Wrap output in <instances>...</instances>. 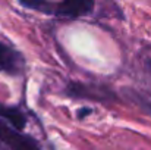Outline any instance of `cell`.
<instances>
[{
    "label": "cell",
    "instance_id": "1",
    "mask_svg": "<svg viewBox=\"0 0 151 150\" xmlns=\"http://www.w3.org/2000/svg\"><path fill=\"white\" fill-rule=\"evenodd\" d=\"M0 143L9 150H43L38 141L0 119Z\"/></svg>",
    "mask_w": 151,
    "mask_h": 150
},
{
    "label": "cell",
    "instance_id": "2",
    "mask_svg": "<svg viewBox=\"0 0 151 150\" xmlns=\"http://www.w3.org/2000/svg\"><path fill=\"white\" fill-rule=\"evenodd\" d=\"M66 94L73 99H85V100H97V101H109L113 100L114 96L104 87L97 86H87L84 83L70 81L66 87Z\"/></svg>",
    "mask_w": 151,
    "mask_h": 150
},
{
    "label": "cell",
    "instance_id": "3",
    "mask_svg": "<svg viewBox=\"0 0 151 150\" xmlns=\"http://www.w3.org/2000/svg\"><path fill=\"white\" fill-rule=\"evenodd\" d=\"M94 9V0H62L54 13L66 18H81L91 13Z\"/></svg>",
    "mask_w": 151,
    "mask_h": 150
},
{
    "label": "cell",
    "instance_id": "4",
    "mask_svg": "<svg viewBox=\"0 0 151 150\" xmlns=\"http://www.w3.org/2000/svg\"><path fill=\"white\" fill-rule=\"evenodd\" d=\"M24 69V57L13 49L0 41V72L18 75Z\"/></svg>",
    "mask_w": 151,
    "mask_h": 150
},
{
    "label": "cell",
    "instance_id": "5",
    "mask_svg": "<svg viewBox=\"0 0 151 150\" xmlns=\"http://www.w3.org/2000/svg\"><path fill=\"white\" fill-rule=\"evenodd\" d=\"M0 119H3L9 125H12L21 131L27 125V116L22 113L21 109H18L15 106H7L3 103H0Z\"/></svg>",
    "mask_w": 151,
    "mask_h": 150
},
{
    "label": "cell",
    "instance_id": "6",
    "mask_svg": "<svg viewBox=\"0 0 151 150\" xmlns=\"http://www.w3.org/2000/svg\"><path fill=\"white\" fill-rule=\"evenodd\" d=\"M19 3L28 9L37 10V12H43V13H54V10L51 9V4L47 0H19Z\"/></svg>",
    "mask_w": 151,
    "mask_h": 150
},
{
    "label": "cell",
    "instance_id": "7",
    "mask_svg": "<svg viewBox=\"0 0 151 150\" xmlns=\"http://www.w3.org/2000/svg\"><path fill=\"white\" fill-rule=\"evenodd\" d=\"M88 113H91V109H81V110L78 112V116H79V118H84V116H87Z\"/></svg>",
    "mask_w": 151,
    "mask_h": 150
},
{
    "label": "cell",
    "instance_id": "8",
    "mask_svg": "<svg viewBox=\"0 0 151 150\" xmlns=\"http://www.w3.org/2000/svg\"><path fill=\"white\" fill-rule=\"evenodd\" d=\"M144 107L147 109V112L151 115V101H145V103H144Z\"/></svg>",
    "mask_w": 151,
    "mask_h": 150
}]
</instances>
